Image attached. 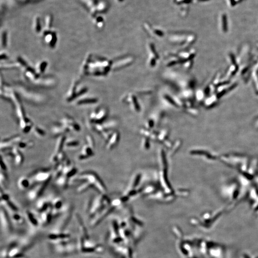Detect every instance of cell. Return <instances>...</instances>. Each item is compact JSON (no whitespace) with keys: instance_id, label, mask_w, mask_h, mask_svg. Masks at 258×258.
<instances>
[{"instance_id":"cell-1","label":"cell","mask_w":258,"mask_h":258,"mask_svg":"<svg viewBox=\"0 0 258 258\" xmlns=\"http://www.w3.org/2000/svg\"><path fill=\"white\" fill-rule=\"evenodd\" d=\"M83 181L88 182L92 187H95L101 194L106 192L105 187L98 176L95 173L91 172H86L76 175L72 178V181Z\"/></svg>"},{"instance_id":"cell-2","label":"cell","mask_w":258,"mask_h":258,"mask_svg":"<svg viewBox=\"0 0 258 258\" xmlns=\"http://www.w3.org/2000/svg\"><path fill=\"white\" fill-rule=\"evenodd\" d=\"M53 177V171L49 169L42 170L33 174L30 179L32 184H39L49 182Z\"/></svg>"},{"instance_id":"cell-3","label":"cell","mask_w":258,"mask_h":258,"mask_svg":"<svg viewBox=\"0 0 258 258\" xmlns=\"http://www.w3.org/2000/svg\"><path fill=\"white\" fill-rule=\"evenodd\" d=\"M49 182L36 184L30 189L27 194V198L30 201L38 199L47 187Z\"/></svg>"},{"instance_id":"cell-4","label":"cell","mask_w":258,"mask_h":258,"mask_svg":"<svg viewBox=\"0 0 258 258\" xmlns=\"http://www.w3.org/2000/svg\"><path fill=\"white\" fill-rule=\"evenodd\" d=\"M94 148L85 144L81 148L80 153L77 156V160L80 162L88 160L94 155Z\"/></svg>"},{"instance_id":"cell-5","label":"cell","mask_w":258,"mask_h":258,"mask_svg":"<svg viewBox=\"0 0 258 258\" xmlns=\"http://www.w3.org/2000/svg\"><path fill=\"white\" fill-rule=\"evenodd\" d=\"M22 140V137L20 135H15L4 139L1 143V151H5L12 148Z\"/></svg>"},{"instance_id":"cell-6","label":"cell","mask_w":258,"mask_h":258,"mask_svg":"<svg viewBox=\"0 0 258 258\" xmlns=\"http://www.w3.org/2000/svg\"><path fill=\"white\" fill-rule=\"evenodd\" d=\"M60 123L67 127L71 132H79L81 128L78 124L72 118L65 117L62 119Z\"/></svg>"},{"instance_id":"cell-7","label":"cell","mask_w":258,"mask_h":258,"mask_svg":"<svg viewBox=\"0 0 258 258\" xmlns=\"http://www.w3.org/2000/svg\"><path fill=\"white\" fill-rule=\"evenodd\" d=\"M51 199L48 197H44L39 198L36 204L37 210L42 213L48 209L50 207Z\"/></svg>"},{"instance_id":"cell-8","label":"cell","mask_w":258,"mask_h":258,"mask_svg":"<svg viewBox=\"0 0 258 258\" xmlns=\"http://www.w3.org/2000/svg\"><path fill=\"white\" fill-rule=\"evenodd\" d=\"M19 122L21 130L25 134L29 133L34 126L33 122L26 117L19 120Z\"/></svg>"},{"instance_id":"cell-9","label":"cell","mask_w":258,"mask_h":258,"mask_svg":"<svg viewBox=\"0 0 258 258\" xmlns=\"http://www.w3.org/2000/svg\"><path fill=\"white\" fill-rule=\"evenodd\" d=\"M51 132L53 135L58 137L65 135L67 133L71 132V131L67 127L60 123L59 124H57L52 127Z\"/></svg>"},{"instance_id":"cell-10","label":"cell","mask_w":258,"mask_h":258,"mask_svg":"<svg viewBox=\"0 0 258 258\" xmlns=\"http://www.w3.org/2000/svg\"><path fill=\"white\" fill-rule=\"evenodd\" d=\"M32 185L30 178L26 176L20 177L17 181V186L19 189L22 191L26 190Z\"/></svg>"},{"instance_id":"cell-11","label":"cell","mask_w":258,"mask_h":258,"mask_svg":"<svg viewBox=\"0 0 258 258\" xmlns=\"http://www.w3.org/2000/svg\"><path fill=\"white\" fill-rule=\"evenodd\" d=\"M67 140L66 135L58 136L56 143L54 152L53 153L58 154L63 152L64 148H65V143Z\"/></svg>"},{"instance_id":"cell-12","label":"cell","mask_w":258,"mask_h":258,"mask_svg":"<svg viewBox=\"0 0 258 258\" xmlns=\"http://www.w3.org/2000/svg\"><path fill=\"white\" fill-rule=\"evenodd\" d=\"M77 172V168L74 165L71 164L70 165L65 166L63 170L62 175H65L69 179L72 178L74 176H76Z\"/></svg>"},{"instance_id":"cell-13","label":"cell","mask_w":258,"mask_h":258,"mask_svg":"<svg viewBox=\"0 0 258 258\" xmlns=\"http://www.w3.org/2000/svg\"><path fill=\"white\" fill-rule=\"evenodd\" d=\"M34 145V143L31 140H22L15 145L20 150H25L31 148Z\"/></svg>"},{"instance_id":"cell-14","label":"cell","mask_w":258,"mask_h":258,"mask_svg":"<svg viewBox=\"0 0 258 258\" xmlns=\"http://www.w3.org/2000/svg\"><path fill=\"white\" fill-rule=\"evenodd\" d=\"M80 146V142L79 140L76 139L70 138L69 139H67L65 143V148L67 149H74L78 148Z\"/></svg>"},{"instance_id":"cell-15","label":"cell","mask_w":258,"mask_h":258,"mask_svg":"<svg viewBox=\"0 0 258 258\" xmlns=\"http://www.w3.org/2000/svg\"><path fill=\"white\" fill-rule=\"evenodd\" d=\"M68 183L69 178L63 175H61L58 177L56 179V185L61 188L66 187L67 186Z\"/></svg>"},{"instance_id":"cell-16","label":"cell","mask_w":258,"mask_h":258,"mask_svg":"<svg viewBox=\"0 0 258 258\" xmlns=\"http://www.w3.org/2000/svg\"><path fill=\"white\" fill-rule=\"evenodd\" d=\"M46 43L51 47H53L56 45L57 42V37L54 33H49L46 35L45 36Z\"/></svg>"},{"instance_id":"cell-17","label":"cell","mask_w":258,"mask_h":258,"mask_svg":"<svg viewBox=\"0 0 258 258\" xmlns=\"http://www.w3.org/2000/svg\"><path fill=\"white\" fill-rule=\"evenodd\" d=\"M32 131L35 136L39 138H43L46 135V132L43 129L39 126H34L32 129Z\"/></svg>"},{"instance_id":"cell-18","label":"cell","mask_w":258,"mask_h":258,"mask_svg":"<svg viewBox=\"0 0 258 258\" xmlns=\"http://www.w3.org/2000/svg\"><path fill=\"white\" fill-rule=\"evenodd\" d=\"M81 184L77 188L76 191L77 193H82L88 190L90 187H92L91 184L87 181H81Z\"/></svg>"},{"instance_id":"cell-19","label":"cell","mask_w":258,"mask_h":258,"mask_svg":"<svg viewBox=\"0 0 258 258\" xmlns=\"http://www.w3.org/2000/svg\"><path fill=\"white\" fill-rule=\"evenodd\" d=\"M26 216L29 220V221L34 226H37L38 222L37 220L35 215L30 211L26 210Z\"/></svg>"},{"instance_id":"cell-20","label":"cell","mask_w":258,"mask_h":258,"mask_svg":"<svg viewBox=\"0 0 258 258\" xmlns=\"http://www.w3.org/2000/svg\"><path fill=\"white\" fill-rule=\"evenodd\" d=\"M47 65V63L46 61H41L39 63L37 67H36V71L38 75L43 73L46 70Z\"/></svg>"},{"instance_id":"cell-21","label":"cell","mask_w":258,"mask_h":258,"mask_svg":"<svg viewBox=\"0 0 258 258\" xmlns=\"http://www.w3.org/2000/svg\"><path fill=\"white\" fill-rule=\"evenodd\" d=\"M96 102V99L95 98H85L84 99H80L78 101V104H90Z\"/></svg>"},{"instance_id":"cell-22","label":"cell","mask_w":258,"mask_h":258,"mask_svg":"<svg viewBox=\"0 0 258 258\" xmlns=\"http://www.w3.org/2000/svg\"><path fill=\"white\" fill-rule=\"evenodd\" d=\"M0 182H1V187L2 186H5L6 183L7 182V177L6 175H5V172L1 171V175H0Z\"/></svg>"},{"instance_id":"cell-23","label":"cell","mask_w":258,"mask_h":258,"mask_svg":"<svg viewBox=\"0 0 258 258\" xmlns=\"http://www.w3.org/2000/svg\"><path fill=\"white\" fill-rule=\"evenodd\" d=\"M86 144H88L91 147L94 148V147H95L94 141L93 140V138L91 137V135H87L86 136Z\"/></svg>"},{"instance_id":"cell-24","label":"cell","mask_w":258,"mask_h":258,"mask_svg":"<svg viewBox=\"0 0 258 258\" xmlns=\"http://www.w3.org/2000/svg\"><path fill=\"white\" fill-rule=\"evenodd\" d=\"M12 218L14 219V220L18 223H20L21 222L23 221V219L22 217H21V216L16 212H15V213H14L13 215Z\"/></svg>"},{"instance_id":"cell-25","label":"cell","mask_w":258,"mask_h":258,"mask_svg":"<svg viewBox=\"0 0 258 258\" xmlns=\"http://www.w3.org/2000/svg\"><path fill=\"white\" fill-rule=\"evenodd\" d=\"M1 171H4V172H5V171H7V166H6V165L5 164V162L4 161V160H3L2 157V159H1Z\"/></svg>"},{"instance_id":"cell-26","label":"cell","mask_w":258,"mask_h":258,"mask_svg":"<svg viewBox=\"0 0 258 258\" xmlns=\"http://www.w3.org/2000/svg\"><path fill=\"white\" fill-rule=\"evenodd\" d=\"M2 37H3L4 38H3V39H2L3 40H2V45L4 46H5L6 45V42H7V41H6V34H5V33H4V36H3Z\"/></svg>"}]
</instances>
